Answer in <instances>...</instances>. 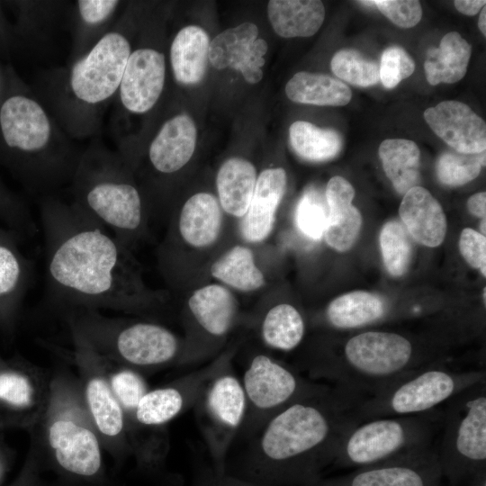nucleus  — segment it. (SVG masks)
<instances>
[{"mask_svg":"<svg viewBox=\"0 0 486 486\" xmlns=\"http://www.w3.org/2000/svg\"><path fill=\"white\" fill-rule=\"evenodd\" d=\"M41 224L48 290L66 310L144 313L162 302L143 284L130 248L76 204L47 205Z\"/></svg>","mask_w":486,"mask_h":486,"instance_id":"1","label":"nucleus"},{"mask_svg":"<svg viewBox=\"0 0 486 486\" xmlns=\"http://www.w3.org/2000/svg\"><path fill=\"white\" fill-rule=\"evenodd\" d=\"M360 400L330 386L285 406L250 438L233 475L263 486L312 483L358 423L355 409Z\"/></svg>","mask_w":486,"mask_h":486,"instance_id":"2","label":"nucleus"},{"mask_svg":"<svg viewBox=\"0 0 486 486\" xmlns=\"http://www.w3.org/2000/svg\"><path fill=\"white\" fill-rule=\"evenodd\" d=\"M29 432L43 468H50L64 482L104 486V448L77 377L66 371L51 375L46 407Z\"/></svg>","mask_w":486,"mask_h":486,"instance_id":"3","label":"nucleus"},{"mask_svg":"<svg viewBox=\"0 0 486 486\" xmlns=\"http://www.w3.org/2000/svg\"><path fill=\"white\" fill-rule=\"evenodd\" d=\"M429 364L406 336L369 330L347 338L339 353L325 356L307 367L310 379L364 399Z\"/></svg>","mask_w":486,"mask_h":486,"instance_id":"4","label":"nucleus"},{"mask_svg":"<svg viewBox=\"0 0 486 486\" xmlns=\"http://www.w3.org/2000/svg\"><path fill=\"white\" fill-rule=\"evenodd\" d=\"M70 331L101 356L143 373L180 363L182 345L166 327L151 321L109 317L100 310H66Z\"/></svg>","mask_w":486,"mask_h":486,"instance_id":"5","label":"nucleus"},{"mask_svg":"<svg viewBox=\"0 0 486 486\" xmlns=\"http://www.w3.org/2000/svg\"><path fill=\"white\" fill-rule=\"evenodd\" d=\"M482 380H486L484 370L457 371L429 364L360 400L355 416L359 423L381 417L424 414Z\"/></svg>","mask_w":486,"mask_h":486,"instance_id":"6","label":"nucleus"},{"mask_svg":"<svg viewBox=\"0 0 486 486\" xmlns=\"http://www.w3.org/2000/svg\"><path fill=\"white\" fill-rule=\"evenodd\" d=\"M446 404L437 456L443 478L451 486H459L486 471V380L468 387Z\"/></svg>","mask_w":486,"mask_h":486,"instance_id":"7","label":"nucleus"},{"mask_svg":"<svg viewBox=\"0 0 486 486\" xmlns=\"http://www.w3.org/2000/svg\"><path fill=\"white\" fill-rule=\"evenodd\" d=\"M436 410L414 416L381 417L354 425L344 436L333 465L359 468L431 446Z\"/></svg>","mask_w":486,"mask_h":486,"instance_id":"8","label":"nucleus"},{"mask_svg":"<svg viewBox=\"0 0 486 486\" xmlns=\"http://www.w3.org/2000/svg\"><path fill=\"white\" fill-rule=\"evenodd\" d=\"M241 383L247 399V412L238 435L249 439L285 406L330 387L303 377L265 354H257L251 359Z\"/></svg>","mask_w":486,"mask_h":486,"instance_id":"9","label":"nucleus"},{"mask_svg":"<svg viewBox=\"0 0 486 486\" xmlns=\"http://www.w3.org/2000/svg\"><path fill=\"white\" fill-rule=\"evenodd\" d=\"M72 360L82 397L105 450L117 463L131 455L124 412L105 376L99 355L77 333L70 331Z\"/></svg>","mask_w":486,"mask_h":486,"instance_id":"10","label":"nucleus"},{"mask_svg":"<svg viewBox=\"0 0 486 486\" xmlns=\"http://www.w3.org/2000/svg\"><path fill=\"white\" fill-rule=\"evenodd\" d=\"M194 408L212 460V469L219 473L226 472L228 450L238 435L247 412L241 381L228 366L207 383Z\"/></svg>","mask_w":486,"mask_h":486,"instance_id":"11","label":"nucleus"},{"mask_svg":"<svg viewBox=\"0 0 486 486\" xmlns=\"http://www.w3.org/2000/svg\"><path fill=\"white\" fill-rule=\"evenodd\" d=\"M51 375L22 358L0 361V432L32 428L50 395Z\"/></svg>","mask_w":486,"mask_h":486,"instance_id":"12","label":"nucleus"},{"mask_svg":"<svg viewBox=\"0 0 486 486\" xmlns=\"http://www.w3.org/2000/svg\"><path fill=\"white\" fill-rule=\"evenodd\" d=\"M106 177L89 182L76 205L129 248L144 230L142 200L133 184Z\"/></svg>","mask_w":486,"mask_h":486,"instance_id":"13","label":"nucleus"},{"mask_svg":"<svg viewBox=\"0 0 486 486\" xmlns=\"http://www.w3.org/2000/svg\"><path fill=\"white\" fill-rule=\"evenodd\" d=\"M442 479L437 451L429 446L307 486H440Z\"/></svg>","mask_w":486,"mask_h":486,"instance_id":"14","label":"nucleus"},{"mask_svg":"<svg viewBox=\"0 0 486 486\" xmlns=\"http://www.w3.org/2000/svg\"><path fill=\"white\" fill-rule=\"evenodd\" d=\"M228 366L229 358L221 357L169 383L149 389L140 400L133 418L127 422V432L135 427L162 428L194 407L207 383Z\"/></svg>","mask_w":486,"mask_h":486,"instance_id":"15","label":"nucleus"},{"mask_svg":"<svg viewBox=\"0 0 486 486\" xmlns=\"http://www.w3.org/2000/svg\"><path fill=\"white\" fill-rule=\"evenodd\" d=\"M130 55V43L122 34L102 37L73 67L70 84L76 96L89 104L109 98L120 86Z\"/></svg>","mask_w":486,"mask_h":486,"instance_id":"16","label":"nucleus"},{"mask_svg":"<svg viewBox=\"0 0 486 486\" xmlns=\"http://www.w3.org/2000/svg\"><path fill=\"white\" fill-rule=\"evenodd\" d=\"M257 36L258 28L252 22L223 31L210 42L209 61L217 69L230 67L239 71L247 82L258 83L268 46Z\"/></svg>","mask_w":486,"mask_h":486,"instance_id":"17","label":"nucleus"},{"mask_svg":"<svg viewBox=\"0 0 486 486\" xmlns=\"http://www.w3.org/2000/svg\"><path fill=\"white\" fill-rule=\"evenodd\" d=\"M424 118L430 129L454 151L463 154L485 151V122L467 104L444 101L425 110Z\"/></svg>","mask_w":486,"mask_h":486,"instance_id":"18","label":"nucleus"},{"mask_svg":"<svg viewBox=\"0 0 486 486\" xmlns=\"http://www.w3.org/2000/svg\"><path fill=\"white\" fill-rule=\"evenodd\" d=\"M165 74L161 52L144 48L130 53L120 84L123 106L134 113L149 111L162 93Z\"/></svg>","mask_w":486,"mask_h":486,"instance_id":"19","label":"nucleus"},{"mask_svg":"<svg viewBox=\"0 0 486 486\" xmlns=\"http://www.w3.org/2000/svg\"><path fill=\"white\" fill-rule=\"evenodd\" d=\"M0 125L6 144L26 152L42 149L50 135L44 110L35 101L21 95L10 97L3 104Z\"/></svg>","mask_w":486,"mask_h":486,"instance_id":"20","label":"nucleus"},{"mask_svg":"<svg viewBox=\"0 0 486 486\" xmlns=\"http://www.w3.org/2000/svg\"><path fill=\"white\" fill-rule=\"evenodd\" d=\"M286 184V173L281 167L267 168L260 173L249 207L240 224V232L246 241L260 243L270 235Z\"/></svg>","mask_w":486,"mask_h":486,"instance_id":"21","label":"nucleus"},{"mask_svg":"<svg viewBox=\"0 0 486 486\" xmlns=\"http://www.w3.org/2000/svg\"><path fill=\"white\" fill-rule=\"evenodd\" d=\"M355 189L344 177L329 179L325 190L328 207V219L324 231L327 244L337 251L344 252L356 242L362 225L359 211L352 204Z\"/></svg>","mask_w":486,"mask_h":486,"instance_id":"22","label":"nucleus"},{"mask_svg":"<svg viewBox=\"0 0 486 486\" xmlns=\"http://www.w3.org/2000/svg\"><path fill=\"white\" fill-rule=\"evenodd\" d=\"M197 130L186 114L166 121L150 144L149 161L161 174H173L191 159L196 145Z\"/></svg>","mask_w":486,"mask_h":486,"instance_id":"23","label":"nucleus"},{"mask_svg":"<svg viewBox=\"0 0 486 486\" xmlns=\"http://www.w3.org/2000/svg\"><path fill=\"white\" fill-rule=\"evenodd\" d=\"M399 214L417 242L434 248L444 241L446 215L437 200L424 187L414 186L404 194Z\"/></svg>","mask_w":486,"mask_h":486,"instance_id":"24","label":"nucleus"},{"mask_svg":"<svg viewBox=\"0 0 486 486\" xmlns=\"http://www.w3.org/2000/svg\"><path fill=\"white\" fill-rule=\"evenodd\" d=\"M187 307L200 329L212 338L227 336L238 313L234 295L220 284H208L195 290L188 298Z\"/></svg>","mask_w":486,"mask_h":486,"instance_id":"25","label":"nucleus"},{"mask_svg":"<svg viewBox=\"0 0 486 486\" xmlns=\"http://www.w3.org/2000/svg\"><path fill=\"white\" fill-rule=\"evenodd\" d=\"M221 226L219 201L204 192L194 194L184 203L177 220L180 238L197 248L212 245L220 236Z\"/></svg>","mask_w":486,"mask_h":486,"instance_id":"26","label":"nucleus"},{"mask_svg":"<svg viewBox=\"0 0 486 486\" xmlns=\"http://www.w3.org/2000/svg\"><path fill=\"white\" fill-rule=\"evenodd\" d=\"M13 242L0 232V324L7 328L14 324L31 274V264Z\"/></svg>","mask_w":486,"mask_h":486,"instance_id":"27","label":"nucleus"},{"mask_svg":"<svg viewBox=\"0 0 486 486\" xmlns=\"http://www.w3.org/2000/svg\"><path fill=\"white\" fill-rule=\"evenodd\" d=\"M210 38L199 26L188 25L176 35L170 48L175 77L183 85L202 81L209 61Z\"/></svg>","mask_w":486,"mask_h":486,"instance_id":"28","label":"nucleus"},{"mask_svg":"<svg viewBox=\"0 0 486 486\" xmlns=\"http://www.w3.org/2000/svg\"><path fill=\"white\" fill-rule=\"evenodd\" d=\"M254 165L241 158H231L220 167L216 176L219 203L234 217H244L249 207L256 183Z\"/></svg>","mask_w":486,"mask_h":486,"instance_id":"29","label":"nucleus"},{"mask_svg":"<svg viewBox=\"0 0 486 486\" xmlns=\"http://www.w3.org/2000/svg\"><path fill=\"white\" fill-rule=\"evenodd\" d=\"M267 14L279 36L310 37L321 27L325 8L319 0H272L268 2Z\"/></svg>","mask_w":486,"mask_h":486,"instance_id":"30","label":"nucleus"},{"mask_svg":"<svg viewBox=\"0 0 486 486\" xmlns=\"http://www.w3.org/2000/svg\"><path fill=\"white\" fill-rule=\"evenodd\" d=\"M471 53V45L457 32L446 33L437 48H430L427 52V81L431 86L458 82L466 74Z\"/></svg>","mask_w":486,"mask_h":486,"instance_id":"31","label":"nucleus"},{"mask_svg":"<svg viewBox=\"0 0 486 486\" xmlns=\"http://www.w3.org/2000/svg\"><path fill=\"white\" fill-rule=\"evenodd\" d=\"M387 314V307L379 296L364 291L351 292L334 299L327 307L328 323L337 329L361 328Z\"/></svg>","mask_w":486,"mask_h":486,"instance_id":"32","label":"nucleus"},{"mask_svg":"<svg viewBox=\"0 0 486 486\" xmlns=\"http://www.w3.org/2000/svg\"><path fill=\"white\" fill-rule=\"evenodd\" d=\"M285 94L294 102L320 106H343L352 97L342 81L324 74L298 72L286 84Z\"/></svg>","mask_w":486,"mask_h":486,"instance_id":"33","label":"nucleus"},{"mask_svg":"<svg viewBox=\"0 0 486 486\" xmlns=\"http://www.w3.org/2000/svg\"><path fill=\"white\" fill-rule=\"evenodd\" d=\"M379 158L394 189L405 194L419 181L420 151L418 145L405 139H388L379 147Z\"/></svg>","mask_w":486,"mask_h":486,"instance_id":"34","label":"nucleus"},{"mask_svg":"<svg viewBox=\"0 0 486 486\" xmlns=\"http://www.w3.org/2000/svg\"><path fill=\"white\" fill-rule=\"evenodd\" d=\"M305 323L301 312L292 304L279 303L265 314L260 325V336L270 348L291 351L303 339Z\"/></svg>","mask_w":486,"mask_h":486,"instance_id":"35","label":"nucleus"},{"mask_svg":"<svg viewBox=\"0 0 486 486\" xmlns=\"http://www.w3.org/2000/svg\"><path fill=\"white\" fill-rule=\"evenodd\" d=\"M211 274L223 284L243 292L258 290L266 284L253 252L241 245L234 246L213 262Z\"/></svg>","mask_w":486,"mask_h":486,"instance_id":"36","label":"nucleus"},{"mask_svg":"<svg viewBox=\"0 0 486 486\" xmlns=\"http://www.w3.org/2000/svg\"><path fill=\"white\" fill-rule=\"evenodd\" d=\"M290 143L302 158L321 162L335 158L342 148L340 134L332 129L320 128L309 122L296 121L289 129Z\"/></svg>","mask_w":486,"mask_h":486,"instance_id":"37","label":"nucleus"},{"mask_svg":"<svg viewBox=\"0 0 486 486\" xmlns=\"http://www.w3.org/2000/svg\"><path fill=\"white\" fill-rule=\"evenodd\" d=\"M99 356L113 395L124 412L126 422H129L133 418L140 400L150 389L147 380L139 370Z\"/></svg>","mask_w":486,"mask_h":486,"instance_id":"38","label":"nucleus"},{"mask_svg":"<svg viewBox=\"0 0 486 486\" xmlns=\"http://www.w3.org/2000/svg\"><path fill=\"white\" fill-rule=\"evenodd\" d=\"M383 264L392 276H401L410 266L412 253L410 236L398 220L386 222L380 233Z\"/></svg>","mask_w":486,"mask_h":486,"instance_id":"39","label":"nucleus"},{"mask_svg":"<svg viewBox=\"0 0 486 486\" xmlns=\"http://www.w3.org/2000/svg\"><path fill=\"white\" fill-rule=\"evenodd\" d=\"M330 68L338 78L356 86L367 87L380 81L379 65L355 50L336 52Z\"/></svg>","mask_w":486,"mask_h":486,"instance_id":"40","label":"nucleus"},{"mask_svg":"<svg viewBox=\"0 0 486 486\" xmlns=\"http://www.w3.org/2000/svg\"><path fill=\"white\" fill-rule=\"evenodd\" d=\"M484 165L485 151L479 154L447 151L438 158L436 174L442 184L460 186L475 179Z\"/></svg>","mask_w":486,"mask_h":486,"instance_id":"41","label":"nucleus"},{"mask_svg":"<svg viewBox=\"0 0 486 486\" xmlns=\"http://www.w3.org/2000/svg\"><path fill=\"white\" fill-rule=\"evenodd\" d=\"M328 219V207L319 191L310 189L304 193L295 212V223L299 230L309 238L320 239Z\"/></svg>","mask_w":486,"mask_h":486,"instance_id":"42","label":"nucleus"},{"mask_svg":"<svg viewBox=\"0 0 486 486\" xmlns=\"http://www.w3.org/2000/svg\"><path fill=\"white\" fill-rule=\"evenodd\" d=\"M415 70L412 58L400 46H391L383 50L379 66L380 81L386 88H393Z\"/></svg>","mask_w":486,"mask_h":486,"instance_id":"43","label":"nucleus"},{"mask_svg":"<svg viewBox=\"0 0 486 486\" xmlns=\"http://www.w3.org/2000/svg\"><path fill=\"white\" fill-rule=\"evenodd\" d=\"M392 22L401 28L417 25L422 17V7L416 0L371 1Z\"/></svg>","mask_w":486,"mask_h":486,"instance_id":"44","label":"nucleus"},{"mask_svg":"<svg viewBox=\"0 0 486 486\" xmlns=\"http://www.w3.org/2000/svg\"><path fill=\"white\" fill-rule=\"evenodd\" d=\"M459 249L466 262L474 268H479L486 275V238L476 230L466 228L461 232Z\"/></svg>","mask_w":486,"mask_h":486,"instance_id":"45","label":"nucleus"},{"mask_svg":"<svg viewBox=\"0 0 486 486\" xmlns=\"http://www.w3.org/2000/svg\"><path fill=\"white\" fill-rule=\"evenodd\" d=\"M43 467L35 450L30 446L23 464L16 477L4 486H48L42 478Z\"/></svg>","mask_w":486,"mask_h":486,"instance_id":"46","label":"nucleus"},{"mask_svg":"<svg viewBox=\"0 0 486 486\" xmlns=\"http://www.w3.org/2000/svg\"><path fill=\"white\" fill-rule=\"evenodd\" d=\"M118 1L112 0H80L79 13L82 19L91 24L98 23L106 19L114 10Z\"/></svg>","mask_w":486,"mask_h":486,"instance_id":"47","label":"nucleus"},{"mask_svg":"<svg viewBox=\"0 0 486 486\" xmlns=\"http://www.w3.org/2000/svg\"><path fill=\"white\" fill-rule=\"evenodd\" d=\"M194 486H263L253 482L239 478L227 472H216L212 467L199 474Z\"/></svg>","mask_w":486,"mask_h":486,"instance_id":"48","label":"nucleus"},{"mask_svg":"<svg viewBox=\"0 0 486 486\" xmlns=\"http://www.w3.org/2000/svg\"><path fill=\"white\" fill-rule=\"evenodd\" d=\"M469 212L482 219H485L486 215V193L479 192L472 194L467 202Z\"/></svg>","mask_w":486,"mask_h":486,"instance_id":"49","label":"nucleus"},{"mask_svg":"<svg viewBox=\"0 0 486 486\" xmlns=\"http://www.w3.org/2000/svg\"><path fill=\"white\" fill-rule=\"evenodd\" d=\"M484 0H455L454 7L458 12L465 15H475L485 6Z\"/></svg>","mask_w":486,"mask_h":486,"instance_id":"50","label":"nucleus"},{"mask_svg":"<svg viewBox=\"0 0 486 486\" xmlns=\"http://www.w3.org/2000/svg\"><path fill=\"white\" fill-rule=\"evenodd\" d=\"M11 453L10 449L4 444L0 438V486L4 481L11 467Z\"/></svg>","mask_w":486,"mask_h":486,"instance_id":"51","label":"nucleus"},{"mask_svg":"<svg viewBox=\"0 0 486 486\" xmlns=\"http://www.w3.org/2000/svg\"><path fill=\"white\" fill-rule=\"evenodd\" d=\"M467 486H486V471L481 472L466 482Z\"/></svg>","mask_w":486,"mask_h":486,"instance_id":"52","label":"nucleus"},{"mask_svg":"<svg viewBox=\"0 0 486 486\" xmlns=\"http://www.w3.org/2000/svg\"><path fill=\"white\" fill-rule=\"evenodd\" d=\"M478 27L483 36H486V7L484 6L480 12L478 20Z\"/></svg>","mask_w":486,"mask_h":486,"instance_id":"53","label":"nucleus"},{"mask_svg":"<svg viewBox=\"0 0 486 486\" xmlns=\"http://www.w3.org/2000/svg\"><path fill=\"white\" fill-rule=\"evenodd\" d=\"M57 486H95V485H90V484H82V483H75V482H64L61 484H58Z\"/></svg>","mask_w":486,"mask_h":486,"instance_id":"54","label":"nucleus"},{"mask_svg":"<svg viewBox=\"0 0 486 486\" xmlns=\"http://www.w3.org/2000/svg\"><path fill=\"white\" fill-rule=\"evenodd\" d=\"M485 219H482V220L481 221V225H480V229H481V234H482L483 236H485V231H486V229H485Z\"/></svg>","mask_w":486,"mask_h":486,"instance_id":"55","label":"nucleus"},{"mask_svg":"<svg viewBox=\"0 0 486 486\" xmlns=\"http://www.w3.org/2000/svg\"><path fill=\"white\" fill-rule=\"evenodd\" d=\"M2 360H3V358H2V357H0V361H2Z\"/></svg>","mask_w":486,"mask_h":486,"instance_id":"56","label":"nucleus"}]
</instances>
